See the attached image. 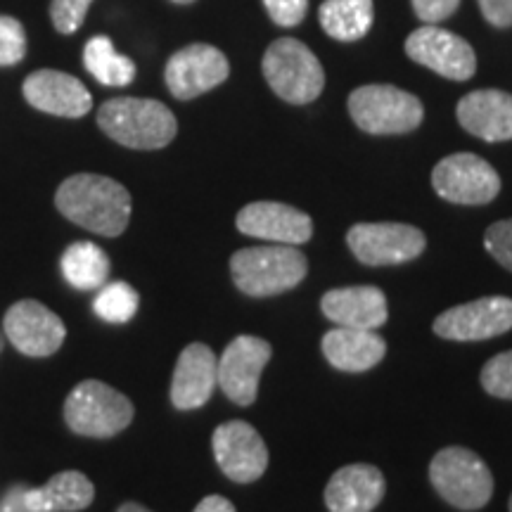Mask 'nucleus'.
<instances>
[{
    "mask_svg": "<svg viewBox=\"0 0 512 512\" xmlns=\"http://www.w3.org/2000/svg\"><path fill=\"white\" fill-rule=\"evenodd\" d=\"M83 64H86L88 74L102 86H128L136 79V64L131 57L121 55L114 50L112 41L107 36H93L83 48Z\"/></svg>",
    "mask_w": 512,
    "mask_h": 512,
    "instance_id": "obj_26",
    "label": "nucleus"
},
{
    "mask_svg": "<svg viewBox=\"0 0 512 512\" xmlns=\"http://www.w3.org/2000/svg\"><path fill=\"white\" fill-rule=\"evenodd\" d=\"M330 366L344 373H366L387 354V342L375 330L335 328L320 342Z\"/></svg>",
    "mask_w": 512,
    "mask_h": 512,
    "instance_id": "obj_22",
    "label": "nucleus"
},
{
    "mask_svg": "<svg viewBox=\"0 0 512 512\" xmlns=\"http://www.w3.org/2000/svg\"><path fill=\"white\" fill-rule=\"evenodd\" d=\"M62 275L76 290H100L110 278V256L95 242H74L62 254Z\"/></svg>",
    "mask_w": 512,
    "mask_h": 512,
    "instance_id": "obj_25",
    "label": "nucleus"
},
{
    "mask_svg": "<svg viewBox=\"0 0 512 512\" xmlns=\"http://www.w3.org/2000/svg\"><path fill=\"white\" fill-rule=\"evenodd\" d=\"M117 512H152V510H147L145 505H140V503H124Z\"/></svg>",
    "mask_w": 512,
    "mask_h": 512,
    "instance_id": "obj_37",
    "label": "nucleus"
},
{
    "mask_svg": "<svg viewBox=\"0 0 512 512\" xmlns=\"http://www.w3.org/2000/svg\"><path fill=\"white\" fill-rule=\"evenodd\" d=\"M458 124L486 143L512 140V95L496 88L467 93L456 107Z\"/></svg>",
    "mask_w": 512,
    "mask_h": 512,
    "instance_id": "obj_20",
    "label": "nucleus"
},
{
    "mask_svg": "<svg viewBox=\"0 0 512 512\" xmlns=\"http://www.w3.org/2000/svg\"><path fill=\"white\" fill-rule=\"evenodd\" d=\"M349 114L370 136H401L422 124L425 107L413 93L389 83H370L349 95Z\"/></svg>",
    "mask_w": 512,
    "mask_h": 512,
    "instance_id": "obj_6",
    "label": "nucleus"
},
{
    "mask_svg": "<svg viewBox=\"0 0 512 512\" xmlns=\"http://www.w3.org/2000/svg\"><path fill=\"white\" fill-rule=\"evenodd\" d=\"M460 0H413V10L425 24H439L458 10Z\"/></svg>",
    "mask_w": 512,
    "mask_h": 512,
    "instance_id": "obj_33",
    "label": "nucleus"
},
{
    "mask_svg": "<svg viewBox=\"0 0 512 512\" xmlns=\"http://www.w3.org/2000/svg\"><path fill=\"white\" fill-rule=\"evenodd\" d=\"M512 330V299L484 297L453 306L434 320V335L453 342H482Z\"/></svg>",
    "mask_w": 512,
    "mask_h": 512,
    "instance_id": "obj_14",
    "label": "nucleus"
},
{
    "mask_svg": "<svg viewBox=\"0 0 512 512\" xmlns=\"http://www.w3.org/2000/svg\"><path fill=\"white\" fill-rule=\"evenodd\" d=\"M264 79L280 100L290 105H309L323 93V64L309 46L297 38H278L264 53Z\"/></svg>",
    "mask_w": 512,
    "mask_h": 512,
    "instance_id": "obj_5",
    "label": "nucleus"
},
{
    "mask_svg": "<svg viewBox=\"0 0 512 512\" xmlns=\"http://www.w3.org/2000/svg\"><path fill=\"white\" fill-rule=\"evenodd\" d=\"M320 309L325 318L339 325V328L375 330L382 328L389 318L387 297L380 287L356 285L330 290L320 299Z\"/></svg>",
    "mask_w": 512,
    "mask_h": 512,
    "instance_id": "obj_19",
    "label": "nucleus"
},
{
    "mask_svg": "<svg viewBox=\"0 0 512 512\" xmlns=\"http://www.w3.org/2000/svg\"><path fill=\"white\" fill-rule=\"evenodd\" d=\"M432 185L441 200L479 207L496 200L501 192V176L486 159L472 152H456L434 166Z\"/></svg>",
    "mask_w": 512,
    "mask_h": 512,
    "instance_id": "obj_8",
    "label": "nucleus"
},
{
    "mask_svg": "<svg viewBox=\"0 0 512 512\" xmlns=\"http://www.w3.org/2000/svg\"><path fill=\"white\" fill-rule=\"evenodd\" d=\"M406 55L451 81H467L477 72L475 48L463 36L437 24H425L406 38Z\"/></svg>",
    "mask_w": 512,
    "mask_h": 512,
    "instance_id": "obj_10",
    "label": "nucleus"
},
{
    "mask_svg": "<svg viewBox=\"0 0 512 512\" xmlns=\"http://www.w3.org/2000/svg\"><path fill=\"white\" fill-rule=\"evenodd\" d=\"M171 3H178V5H188V3H195V0H171Z\"/></svg>",
    "mask_w": 512,
    "mask_h": 512,
    "instance_id": "obj_38",
    "label": "nucleus"
},
{
    "mask_svg": "<svg viewBox=\"0 0 512 512\" xmlns=\"http://www.w3.org/2000/svg\"><path fill=\"white\" fill-rule=\"evenodd\" d=\"M347 245L366 266H401L425 252L427 238L408 223H356L349 228Z\"/></svg>",
    "mask_w": 512,
    "mask_h": 512,
    "instance_id": "obj_9",
    "label": "nucleus"
},
{
    "mask_svg": "<svg viewBox=\"0 0 512 512\" xmlns=\"http://www.w3.org/2000/svg\"><path fill=\"white\" fill-rule=\"evenodd\" d=\"M508 508H510V512H512V496H510V503H508Z\"/></svg>",
    "mask_w": 512,
    "mask_h": 512,
    "instance_id": "obj_40",
    "label": "nucleus"
},
{
    "mask_svg": "<svg viewBox=\"0 0 512 512\" xmlns=\"http://www.w3.org/2000/svg\"><path fill=\"white\" fill-rule=\"evenodd\" d=\"M95 486L83 472L67 470L50 477L46 486L27 491L31 512H79L93 503Z\"/></svg>",
    "mask_w": 512,
    "mask_h": 512,
    "instance_id": "obj_23",
    "label": "nucleus"
},
{
    "mask_svg": "<svg viewBox=\"0 0 512 512\" xmlns=\"http://www.w3.org/2000/svg\"><path fill=\"white\" fill-rule=\"evenodd\" d=\"M373 0H325L318 10L320 27L335 41H358L373 27Z\"/></svg>",
    "mask_w": 512,
    "mask_h": 512,
    "instance_id": "obj_24",
    "label": "nucleus"
},
{
    "mask_svg": "<svg viewBox=\"0 0 512 512\" xmlns=\"http://www.w3.org/2000/svg\"><path fill=\"white\" fill-rule=\"evenodd\" d=\"M484 392L496 396V399L512 401V351H503L486 361L479 375Z\"/></svg>",
    "mask_w": 512,
    "mask_h": 512,
    "instance_id": "obj_28",
    "label": "nucleus"
},
{
    "mask_svg": "<svg viewBox=\"0 0 512 512\" xmlns=\"http://www.w3.org/2000/svg\"><path fill=\"white\" fill-rule=\"evenodd\" d=\"M98 126L114 143L131 150H159L178 133L174 112L159 100L114 98L98 110Z\"/></svg>",
    "mask_w": 512,
    "mask_h": 512,
    "instance_id": "obj_2",
    "label": "nucleus"
},
{
    "mask_svg": "<svg viewBox=\"0 0 512 512\" xmlns=\"http://www.w3.org/2000/svg\"><path fill=\"white\" fill-rule=\"evenodd\" d=\"M27 55V34L19 19L0 15V67H12Z\"/></svg>",
    "mask_w": 512,
    "mask_h": 512,
    "instance_id": "obj_29",
    "label": "nucleus"
},
{
    "mask_svg": "<svg viewBox=\"0 0 512 512\" xmlns=\"http://www.w3.org/2000/svg\"><path fill=\"white\" fill-rule=\"evenodd\" d=\"M55 207L64 219L102 238H119L131 221L128 190L100 174L69 176L55 192Z\"/></svg>",
    "mask_w": 512,
    "mask_h": 512,
    "instance_id": "obj_1",
    "label": "nucleus"
},
{
    "mask_svg": "<svg viewBox=\"0 0 512 512\" xmlns=\"http://www.w3.org/2000/svg\"><path fill=\"white\" fill-rule=\"evenodd\" d=\"M384 475L375 465L354 463L337 470L325 486V505L330 512H370L382 503Z\"/></svg>",
    "mask_w": 512,
    "mask_h": 512,
    "instance_id": "obj_21",
    "label": "nucleus"
},
{
    "mask_svg": "<svg viewBox=\"0 0 512 512\" xmlns=\"http://www.w3.org/2000/svg\"><path fill=\"white\" fill-rule=\"evenodd\" d=\"M211 448L223 475L238 484L256 482L268 467L266 441L245 420H230L216 427Z\"/></svg>",
    "mask_w": 512,
    "mask_h": 512,
    "instance_id": "obj_13",
    "label": "nucleus"
},
{
    "mask_svg": "<svg viewBox=\"0 0 512 512\" xmlns=\"http://www.w3.org/2000/svg\"><path fill=\"white\" fill-rule=\"evenodd\" d=\"M486 22L496 29L512 27V0H477Z\"/></svg>",
    "mask_w": 512,
    "mask_h": 512,
    "instance_id": "obj_34",
    "label": "nucleus"
},
{
    "mask_svg": "<svg viewBox=\"0 0 512 512\" xmlns=\"http://www.w3.org/2000/svg\"><path fill=\"white\" fill-rule=\"evenodd\" d=\"M136 408L110 384L83 380L64 401V422L74 434L91 439H110L133 422Z\"/></svg>",
    "mask_w": 512,
    "mask_h": 512,
    "instance_id": "obj_4",
    "label": "nucleus"
},
{
    "mask_svg": "<svg viewBox=\"0 0 512 512\" xmlns=\"http://www.w3.org/2000/svg\"><path fill=\"white\" fill-rule=\"evenodd\" d=\"M219 387V361L207 344L192 342L181 351L171 380V403L178 411H195Z\"/></svg>",
    "mask_w": 512,
    "mask_h": 512,
    "instance_id": "obj_18",
    "label": "nucleus"
},
{
    "mask_svg": "<svg viewBox=\"0 0 512 512\" xmlns=\"http://www.w3.org/2000/svg\"><path fill=\"white\" fill-rule=\"evenodd\" d=\"M437 494L458 510H479L494 496V475L475 451L463 446L441 448L430 463Z\"/></svg>",
    "mask_w": 512,
    "mask_h": 512,
    "instance_id": "obj_7",
    "label": "nucleus"
},
{
    "mask_svg": "<svg viewBox=\"0 0 512 512\" xmlns=\"http://www.w3.org/2000/svg\"><path fill=\"white\" fill-rule=\"evenodd\" d=\"M228 74V57L219 48L209 43H192L171 55L164 69V81L174 98L192 100L221 86Z\"/></svg>",
    "mask_w": 512,
    "mask_h": 512,
    "instance_id": "obj_11",
    "label": "nucleus"
},
{
    "mask_svg": "<svg viewBox=\"0 0 512 512\" xmlns=\"http://www.w3.org/2000/svg\"><path fill=\"white\" fill-rule=\"evenodd\" d=\"M261 3H264L268 17L285 29L302 24L306 10H309V0H261Z\"/></svg>",
    "mask_w": 512,
    "mask_h": 512,
    "instance_id": "obj_32",
    "label": "nucleus"
},
{
    "mask_svg": "<svg viewBox=\"0 0 512 512\" xmlns=\"http://www.w3.org/2000/svg\"><path fill=\"white\" fill-rule=\"evenodd\" d=\"M3 344H5V337L0 335V351H3Z\"/></svg>",
    "mask_w": 512,
    "mask_h": 512,
    "instance_id": "obj_39",
    "label": "nucleus"
},
{
    "mask_svg": "<svg viewBox=\"0 0 512 512\" xmlns=\"http://www.w3.org/2000/svg\"><path fill=\"white\" fill-rule=\"evenodd\" d=\"M238 230L249 238H259L273 245H304L313 238L309 214L283 202H252L240 209Z\"/></svg>",
    "mask_w": 512,
    "mask_h": 512,
    "instance_id": "obj_16",
    "label": "nucleus"
},
{
    "mask_svg": "<svg viewBox=\"0 0 512 512\" xmlns=\"http://www.w3.org/2000/svg\"><path fill=\"white\" fill-rule=\"evenodd\" d=\"M273 349L266 339L240 335L219 358V387L238 406H252L259 394V380L271 361Z\"/></svg>",
    "mask_w": 512,
    "mask_h": 512,
    "instance_id": "obj_15",
    "label": "nucleus"
},
{
    "mask_svg": "<svg viewBox=\"0 0 512 512\" xmlns=\"http://www.w3.org/2000/svg\"><path fill=\"white\" fill-rule=\"evenodd\" d=\"M484 247L498 264L512 271V219L498 221L486 228Z\"/></svg>",
    "mask_w": 512,
    "mask_h": 512,
    "instance_id": "obj_31",
    "label": "nucleus"
},
{
    "mask_svg": "<svg viewBox=\"0 0 512 512\" xmlns=\"http://www.w3.org/2000/svg\"><path fill=\"white\" fill-rule=\"evenodd\" d=\"M22 91L31 107L55 114V117L81 119L93 107L88 88L76 76L55 72V69H41V72L29 74Z\"/></svg>",
    "mask_w": 512,
    "mask_h": 512,
    "instance_id": "obj_17",
    "label": "nucleus"
},
{
    "mask_svg": "<svg viewBox=\"0 0 512 512\" xmlns=\"http://www.w3.org/2000/svg\"><path fill=\"white\" fill-rule=\"evenodd\" d=\"M140 297L128 283H110L102 285L98 297L93 302L95 316L105 323H128L138 313Z\"/></svg>",
    "mask_w": 512,
    "mask_h": 512,
    "instance_id": "obj_27",
    "label": "nucleus"
},
{
    "mask_svg": "<svg viewBox=\"0 0 512 512\" xmlns=\"http://www.w3.org/2000/svg\"><path fill=\"white\" fill-rule=\"evenodd\" d=\"M27 491L29 486L24 484H17L8 489V494L0 501V512H31L27 505Z\"/></svg>",
    "mask_w": 512,
    "mask_h": 512,
    "instance_id": "obj_35",
    "label": "nucleus"
},
{
    "mask_svg": "<svg viewBox=\"0 0 512 512\" xmlns=\"http://www.w3.org/2000/svg\"><path fill=\"white\" fill-rule=\"evenodd\" d=\"M309 273V261L294 245L245 247L230 259V275L249 297H275L297 287Z\"/></svg>",
    "mask_w": 512,
    "mask_h": 512,
    "instance_id": "obj_3",
    "label": "nucleus"
},
{
    "mask_svg": "<svg viewBox=\"0 0 512 512\" xmlns=\"http://www.w3.org/2000/svg\"><path fill=\"white\" fill-rule=\"evenodd\" d=\"M3 330L12 347L31 358L57 354L67 337L62 318L34 299H22V302L12 304L3 318Z\"/></svg>",
    "mask_w": 512,
    "mask_h": 512,
    "instance_id": "obj_12",
    "label": "nucleus"
},
{
    "mask_svg": "<svg viewBox=\"0 0 512 512\" xmlns=\"http://www.w3.org/2000/svg\"><path fill=\"white\" fill-rule=\"evenodd\" d=\"M93 0H53L50 3V19H53V27L60 34L69 36L76 34L81 29L86 12L91 8Z\"/></svg>",
    "mask_w": 512,
    "mask_h": 512,
    "instance_id": "obj_30",
    "label": "nucleus"
},
{
    "mask_svg": "<svg viewBox=\"0 0 512 512\" xmlns=\"http://www.w3.org/2000/svg\"><path fill=\"white\" fill-rule=\"evenodd\" d=\"M192 512H238V510H235V505L230 503L228 498L207 496V498H202L200 505H197Z\"/></svg>",
    "mask_w": 512,
    "mask_h": 512,
    "instance_id": "obj_36",
    "label": "nucleus"
}]
</instances>
